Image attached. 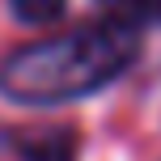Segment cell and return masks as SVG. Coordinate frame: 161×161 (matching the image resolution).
<instances>
[{"instance_id": "6da1fadb", "label": "cell", "mask_w": 161, "mask_h": 161, "mask_svg": "<svg viewBox=\"0 0 161 161\" xmlns=\"http://www.w3.org/2000/svg\"><path fill=\"white\" fill-rule=\"evenodd\" d=\"M140 55V30L123 17L76 25L42 42H25L0 64V93L21 106H59L110 85Z\"/></svg>"}, {"instance_id": "277c9868", "label": "cell", "mask_w": 161, "mask_h": 161, "mask_svg": "<svg viewBox=\"0 0 161 161\" xmlns=\"http://www.w3.org/2000/svg\"><path fill=\"white\" fill-rule=\"evenodd\" d=\"M102 4L123 8L131 21H161V0H102Z\"/></svg>"}, {"instance_id": "3957f363", "label": "cell", "mask_w": 161, "mask_h": 161, "mask_svg": "<svg viewBox=\"0 0 161 161\" xmlns=\"http://www.w3.org/2000/svg\"><path fill=\"white\" fill-rule=\"evenodd\" d=\"M17 13V21H30V25H47L64 13V0H8Z\"/></svg>"}, {"instance_id": "7a4b0ae2", "label": "cell", "mask_w": 161, "mask_h": 161, "mask_svg": "<svg viewBox=\"0 0 161 161\" xmlns=\"http://www.w3.org/2000/svg\"><path fill=\"white\" fill-rule=\"evenodd\" d=\"M21 161H76V131L72 127H25L13 136Z\"/></svg>"}]
</instances>
